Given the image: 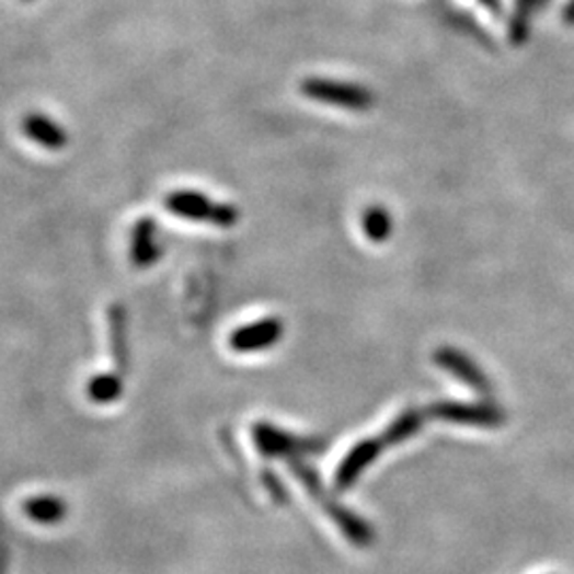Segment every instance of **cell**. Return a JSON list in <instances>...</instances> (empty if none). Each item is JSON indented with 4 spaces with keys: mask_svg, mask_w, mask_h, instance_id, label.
<instances>
[{
    "mask_svg": "<svg viewBox=\"0 0 574 574\" xmlns=\"http://www.w3.org/2000/svg\"><path fill=\"white\" fill-rule=\"evenodd\" d=\"M24 513L36 524H58L67 515V504L54 496H35L24 503Z\"/></svg>",
    "mask_w": 574,
    "mask_h": 574,
    "instance_id": "6",
    "label": "cell"
},
{
    "mask_svg": "<svg viewBox=\"0 0 574 574\" xmlns=\"http://www.w3.org/2000/svg\"><path fill=\"white\" fill-rule=\"evenodd\" d=\"M122 377H117L115 372H108V375H99L94 377L90 383H88V395L99 402V404H108L113 400H117L122 394Z\"/></svg>",
    "mask_w": 574,
    "mask_h": 574,
    "instance_id": "7",
    "label": "cell"
},
{
    "mask_svg": "<svg viewBox=\"0 0 574 574\" xmlns=\"http://www.w3.org/2000/svg\"><path fill=\"white\" fill-rule=\"evenodd\" d=\"M160 243H158V228L151 217H144L137 221L133 230V245L130 257L137 266H149L160 257Z\"/></svg>",
    "mask_w": 574,
    "mask_h": 574,
    "instance_id": "4",
    "label": "cell"
},
{
    "mask_svg": "<svg viewBox=\"0 0 574 574\" xmlns=\"http://www.w3.org/2000/svg\"><path fill=\"white\" fill-rule=\"evenodd\" d=\"M22 130L28 141L41 145L49 151H58L69 145V133L65 130V126L43 113H28L22 122Z\"/></svg>",
    "mask_w": 574,
    "mask_h": 574,
    "instance_id": "2",
    "label": "cell"
},
{
    "mask_svg": "<svg viewBox=\"0 0 574 574\" xmlns=\"http://www.w3.org/2000/svg\"><path fill=\"white\" fill-rule=\"evenodd\" d=\"M282 336V322L279 320H262V322L239 328L230 336V347L234 352H257L275 345Z\"/></svg>",
    "mask_w": 574,
    "mask_h": 574,
    "instance_id": "3",
    "label": "cell"
},
{
    "mask_svg": "<svg viewBox=\"0 0 574 574\" xmlns=\"http://www.w3.org/2000/svg\"><path fill=\"white\" fill-rule=\"evenodd\" d=\"M108 338H111V356L115 361L117 375L126 372L128 366V338H126V311L119 305L108 309Z\"/></svg>",
    "mask_w": 574,
    "mask_h": 574,
    "instance_id": "5",
    "label": "cell"
},
{
    "mask_svg": "<svg viewBox=\"0 0 574 574\" xmlns=\"http://www.w3.org/2000/svg\"><path fill=\"white\" fill-rule=\"evenodd\" d=\"M24 2H28V0H24Z\"/></svg>",
    "mask_w": 574,
    "mask_h": 574,
    "instance_id": "8",
    "label": "cell"
},
{
    "mask_svg": "<svg viewBox=\"0 0 574 574\" xmlns=\"http://www.w3.org/2000/svg\"><path fill=\"white\" fill-rule=\"evenodd\" d=\"M164 207L173 216L198 221V223H211L217 228H232L239 221V211L228 203H217L214 198L192 192V190H177L171 192L164 198Z\"/></svg>",
    "mask_w": 574,
    "mask_h": 574,
    "instance_id": "1",
    "label": "cell"
}]
</instances>
